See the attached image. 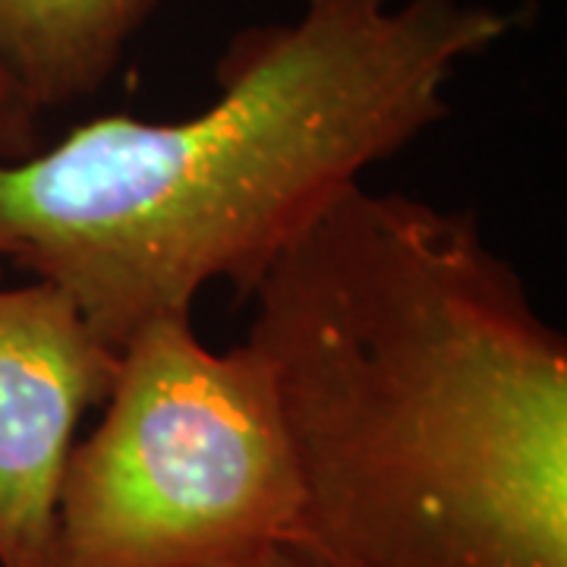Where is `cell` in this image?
<instances>
[{
  "label": "cell",
  "mask_w": 567,
  "mask_h": 567,
  "mask_svg": "<svg viewBox=\"0 0 567 567\" xmlns=\"http://www.w3.org/2000/svg\"><path fill=\"white\" fill-rule=\"evenodd\" d=\"M341 567H567V338L470 208L344 189L252 287Z\"/></svg>",
  "instance_id": "6da1fadb"
},
{
  "label": "cell",
  "mask_w": 567,
  "mask_h": 567,
  "mask_svg": "<svg viewBox=\"0 0 567 567\" xmlns=\"http://www.w3.org/2000/svg\"><path fill=\"white\" fill-rule=\"evenodd\" d=\"M517 22L480 0H300L224 44L199 114H104L0 162V262L58 284L117 350L212 284L249 297L369 167L445 121L457 66Z\"/></svg>",
  "instance_id": "7a4b0ae2"
},
{
  "label": "cell",
  "mask_w": 567,
  "mask_h": 567,
  "mask_svg": "<svg viewBox=\"0 0 567 567\" xmlns=\"http://www.w3.org/2000/svg\"><path fill=\"white\" fill-rule=\"evenodd\" d=\"M303 488L271 369L193 312L121 344L99 425L63 470L48 567H237L300 539Z\"/></svg>",
  "instance_id": "3957f363"
},
{
  "label": "cell",
  "mask_w": 567,
  "mask_h": 567,
  "mask_svg": "<svg viewBox=\"0 0 567 567\" xmlns=\"http://www.w3.org/2000/svg\"><path fill=\"white\" fill-rule=\"evenodd\" d=\"M117 360L58 284L0 287V567H48L63 470Z\"/></svg>",
  "instance_id": "277c9868"
},
{
  "label": "cell",
  "mask_w": 567,
  "mask_h": 567,
  "mask_svg": "<svg viewBox=\"0 0 567 567\" xmlns=\"http://www.w3.org/2000/svg\"><path fill=\"white\" fill-rule=\"evenodd\" d=\"M162 0H0V70L44 111L102 92Z\"/></svg>",
  "instance_id": "5b68a950"
},
{
  "label": "cell",
  "mask_w": 567,
  "mask_h": 567,
  "mask_svg": "<svg viewBox=\"0 0 567 567\" xmlns=\"http://www.w3.org/2000/svg\"><path fill=\"white\" fill-rule=\"evenodd\" d=\"M41 111L0 70V162H22L41 148Z\"/></svg>",
  "instance_id": "8992f818"
},
{
  "label": "cell",
  "mask_w": 567,
  "mask_h": 567,
  "mask_svg": "<svg viewBox=\"0 0 567 567\" xmlns=\"http://www.w3.org/2000/svg\"><path fill=\"white\" fill-rule=\"evenodd\" d=\"M237 567H341L334 565L331 558H324L319 548H312L303 539H290V543H281V546L268 548L265 555L246 561V565Z\"/></svg>",
  "instance_id": "52a82bcc"
},
{
  "label": "cell",
  "mask_w": 567,
  "mask_h": 567,
  "mask_svg": "<svg viewBox=\"0 0 567 567\" xmlns=\"http://www.w3.org/2000/svg\"><path fill=\"white\" fill-rule=\"evenodd\" d=\"M0 275H3V262H0Z\"/></svg>",
  "instance_id": "ba28073f"
}]
</instances>
